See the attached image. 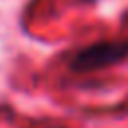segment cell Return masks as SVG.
I'll use <instances>...</instances> for the list:
<instances>
[{
	"label": "cell",
	"mask_w": 128,
	"mask_h": 128,
	"mask_svg": "<svg viewBox=\"0 0 128 128\" xmlns=\"http://www.w3.org/2000/svg\"><path fill=\"white\" fill-rule=\"evenodd\" d=\"M128 58V38L122 40H102L78 50L70 60V70L76 74H90L104 70L108 66L120 64Z\"/></svg>",
	"instance_id": "6da1fadb"
}]
</instances>
